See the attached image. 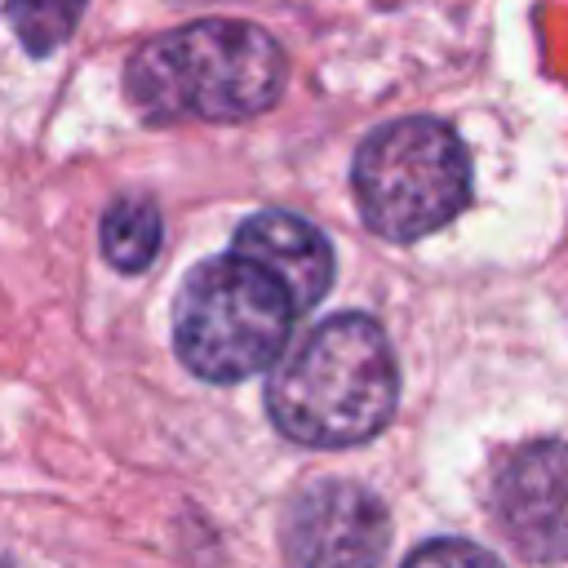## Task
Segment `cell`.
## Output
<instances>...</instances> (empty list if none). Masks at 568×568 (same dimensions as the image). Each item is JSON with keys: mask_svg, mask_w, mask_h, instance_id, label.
I'll return each mask as SVG.
<instances>
[{"mask_svg": "<svg viewBox=\"0 0 568 568\" xmlns=\"http://www.w3.org/2000/svg\"><path fill=\"white\" fill-rule=\"evenodd\" d=\"M395 395L399 373L386 333L368 315H333L275 364L266 413L293 444L351 448L390 422Z\"/></svg>", "mask_w": 568, "mask_h": 568, "instance_id": "cell-1", "label": "cell"}, {"mask_svg": "<svg viewBox=\"0 0 568 568\" xmlns=\"http://www.w3.org/2000/svg\"><path fill=\"white\" fill-rule=\"evenodd\" d=\"M129 102L155 120H248L284 89L280 44L235 18H204L146 40L124 67Z\"/></svg>", "mask_w": 568, "mask_h": 568, "instance_id": "cell-2", "label": "cell"}, {"mask_svg": "<svg viewBox=\"0 0 568 568\" xmlns=\"http://www.w3.org/2000/svg\"><path fill=\"white\" fill-rule=\"evenodd\" d=\"M293 302L253 262L226 253L200 262L173 302V346L204 382H244L284 355Z\"/></svg>", "mask_w": 568, "mask_h": 568, "instance_id": "cell-3", "label": "cell"}, {"mask_svg": "<svg viewBox=\"0 0 568 568\" xmlns=\"http://www.w3.org/2000/svg\"><path fill=\"white\" fill-rule=\"evenodd\" d=\"M351 182L368 231L408 244L462 213L470 200V160L444 120L408 115L364 138Z\"/></svg>", "mask_w": 568, "mask_h": 568, "instance_id": "cell-4", "label": "cell"}, {"mask_svg": "<svg viewBox=\"0 0 568 568\" xmlns=\"http://www.w3.org/2000/svg\"><path fill=\"white\" fill-rule=\"evenodd\" d=\"M386 541V506L346 479L311 484L284 515V550L297 568H377Z\"/></svg>", "mask_w": 568, "mask_h": 568, "instance_id": "cell-5", "label": "cell"}, {"mask_svg": "<svg viewBox=\"0 0 568 568\" xmlns=\"http://www.w3.org/2000/svg\"><path fill=\"white\" fill-rule=\"evenodd\" d=\"M497 515L528 559H568V444L537 439L506 457Z\"/></svg>", "mask_w": 568, "mask_h": 568, "instance_id": "cell-6", "label": "cell"}, {"mask_svg": "<svg viewBox=\"0 0 568 568\" xmlns=\"http://www.w3.org/2000/svg\"><path fill=\"white\" fill-rule=\"evenodd\" d=\"M231 253L253 262L257 271H266L284 288L293 311H311L333 284V248H328V240L311 222H302L297 213H284V209H266V213L248 217L235 231V248Z\"/></svg>", "mask_w": 568, "mask_h": 568, "instance_id": "cell-7", "label": "cell"}, {"mask_svg": "<svg viewBox=\"0 0 568 568\" xmlns=\"http://www.w3.org/2000/svg\"><path fill=\"white\" fill-rule=\"evenodd\" d=\"M160 240H164L160 209L142 195L115 200L102 217V253L115 271H146L160 253Z\"/></svg>", "mask_w": 568, "mask_h": 568, "instance_id": "cell-8", "label": "cell"}, {"mask_svg": "<svg viewBox=\"0 0 568 568\" xmlns=\"http://www.w3.org/2000/svg\"><path fill=\"white\" fill-rule=\"evenodd\" d=\"M80 13H84V0H9V22L36 58L62 49Z\"/></svg>", "mask_w": 568, "mask_h": 568, "instance_id": "cell-9", "label": "cell"}, {"mask_svg": "<svg viewBox=\"0 0 568 568\" xmlns=\"http://www.w3.org/2000/svg\"><path fill=\"white\" fill-rule=\"evenodd\" d=\"M404 568H501L488 550H479L475 541H457V537H439V541H426L417 546Z\"/></svg>", "mask_w": 568, "mask_h": 568, "instance_id": "cell-10", "label": "cell"}, {"mask_svg": "<svg viewBox=\"0 0 568 568\" xmlns=\"http://www.w3.org/2000/svg\"><path fill=\"white\" fill-rule=\"evenodd\" d=\"M0 568H9V564H4V559H0Z\"/></svg>", "mask_w": 568, "mask_h": 568, "instance_id": "cell-11", "label": "cell"}]
</instances>
